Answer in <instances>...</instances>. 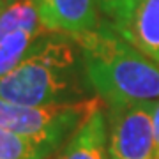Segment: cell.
Segmentation results:
<instances>
[{
	"mask_svg": "<svg viewBox=\"0 0 159 159\" xmlns=\"http://www.w3.org/2000/svg\"><path fill=\"white\" fill-rule=\"evenodd\" d=\"M74 39L83 50L87 76L108 106L159 99V66L113 27L74 35Z\"/></svg>",
	"mask_w": 159,
	"mask_h": 159,
	"instance_id": "1",
	"label": "cell"
},
{
	"mask_svg": "<svg viewBox=\"0 0 159 159\" xmlns=\"http://www.w3.org/2000/svg\"><path fill=\"white\" fill-rule=\"evenodd\" d=\"M94 102L96 99L25 106L0 99V127L43 143L53 150L69 133H73Z\"/></svg>",
	"mask_w": 159,
	"mask_h": 159,
	"instance_id": "3",
	"label": "cell"
},
{
	"mask_svg": "<svg viewBox=\"0 0 159 159\" xmlns=\"http://www.w3.org/2000/svg\"><path fill=\"white\" fill-rule=\"evenodd\" d=\"M32 2H34V4H35V6H37V4H39V2H41V0H32Z\"/></svg>",
	"mask_w": 159,
	"mask_h": 159,
	"instance_id": "13",
	"label": "cell"
},
{
	"mask_svg": "<svg viewBox=\"0 0 159 159\" xmlns=\"http://www.w3.org/2000/svg\"><path fill=\"white\" fill-rule=\"evenodd\" d=\"M97 7L101 9L108 20H111L115 30L122 29L125 21L131 18L134 7L138 6L140 0H96Z\"/></svg>",
	"mask_w": 159,
	"mask_h": 159,
	"instance_id": "11",
	"label": "cell"
},
{
	"mask_svg": "<svg viewBox=\"0 0 159 159\" xmlns=\"http://www.w3.org/2000/svg\"><path fill=\"white\" fill-rule=\"evenodd\" d=\"M117 32L159 66V0H140L131 18Z\"/></svg>",
	"mask_w": 159,
	"mask_h": 159,
	"instance_id": "7",
	"label": "cell"
},
{
	"mask_svg": "<svg viewBox=\"0 0 159 159\" xmlns=\"http://www.w3.org/2000/svg\"><path fill=\"white\" fill-rule=\"evenodd\" d=\"M39 21L46 32L80 35L96 30V0H41L37 4Z\"/></svg>",
	"mask_w": 159,
	"mask_h": 159,
	"instance_id": "5",
	"label": "cell"
},
{
	"mask_svg": "<svg viewBox=\"0 0 159 159\" xmlns=\"http://www.w3.org/2000/svg\"><path fill=\"white\" fill-rule=\"evenodd\" d=\"M50 152L43 143L0 127V159H44Z\"/></svg>",
	"mask_w": 159,
	"mask_h": 159,
	"instance_id": "9",
	"label": "cell"
},
{
	"mask_svg": "<svg viewBox=\"0 0 159 159\" xmlns=\"http://www.w3.org/2000/svg\"><path fill=\"white\" fill-rule=\"evenodd\" d=\"M2 2H7V0H2Z\"/></svg>",
	"mask_w": 159,
	"mask_h": 159,
	"instance_id": "15",
	"label": "cell"
},
{
	"mask_svg": "<svg viewBox=\"0 0 159 159\" xmlns=\"http://www.w3.org/2000/svg\"><path fill=\"white\" fill-rule=\"evenodd\" d=\"M0 12H2V0H0Z\"/></svg>",
	"mask_w": 159,
	"mask_h": 159,
	"instance_id": "14",
	"label": "cell"
},
{
	"mask_svg": "<svg viewBox=\"0 0 159 159\" xmlns=\"http://www.w3.org/2000/svg\"><path fill=\"white\" fill-rule=\"evenodd\" d=\"M18 30H27L32 34H39L43 30L37 6L32 0H12L0 12V39Z\"/></svg>",
	"mask_w": 159,
	"mask_h": 159,
	"instance_id": "8",
	"label": "cell"
},
{
	"mask_svg": "<svg viewBox=\"0 0 159 159\" xmlns=\"http://www.w3.org/2000/svg\"><path fill=\"white\" fill-rule=\"evenodd\" d=\"M73 64V50L66 43H48L32 50L16 67L0 78V99L25 106L60 102L69 90L64 71Z\"/></svg>",
	"mask_w": 159,
	"mask_h": 159,
	"instance_id": "2",
	"label": "cell"
},
{
	"mask_svg": "<svg viewBox=\"0 0 159 159\" xmlns=\"http://www.w3.org/2000/svg\"><path fill=\"white\" fill-rule=\"evenodd\" d=\"M156 101L110 106V159H157Z\"/></svg>",
	"mask_w": 159,
	"mask_h": 159,
	"instance_id": "4",
	"label": "cell"
},
{
	"mask_svg": "<svg viewBox=\"0 0 159 159\" xmlns=\"http://www.w3.org/2000/svg\"><path fill=\"white\" fill-rule=\"evenodd\" d=\"M154 136H156V145L159 150V102L156 104V110H154Z\"/></svg>",
	"mask_w": 159,
	"mask_h": 159,
	"instance_id": "12",
	"label": "cell"
},
{
	"mask_svg": "<svg viewBox=\"0 0 159 159\" xmlns=\"http://www.w3.org/2000/svg\"><path fill=\"white\" fill-rule=\"evenodd\" d=\"M106 120L101 102L96 99L92 108L71 133L58 159H108Z\"/></svg>",
	"mask_w": 159,
	"mask_h": 159,
	"instance_id": "6",
	"label": "cell"
},
{
	"mask_svg": "<svg viewBox=\"0 0 159 159\" xmlns=\"http://www.w3.org/2000/svg\"><path fill=\"white\" fill-rule=\"evenodd\" d=\"M35 35L37 34L27 30H18L0 39V78L6 76L23 60Z\"/></svg>",
	"mask_w": 159,
	"mask_h": 159,
	"instance_id": "10",
	"label": "cell"
}]
</instances>
